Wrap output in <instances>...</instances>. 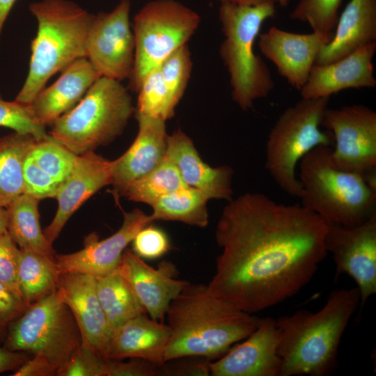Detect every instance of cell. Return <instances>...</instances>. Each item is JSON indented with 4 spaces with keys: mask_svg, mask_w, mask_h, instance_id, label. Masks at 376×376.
<instances>
[{
    "mask_svg": "<svg viewBox=\"0 0 376 376\" xmlns=\"http://www.w3.org/2000/svg\"><path fill=\"white\" fill-rule=\"evenodd\" d=\"M20 250L8 232L0 233V281L19 292L17 272Z\"/></svg>",
    "mask_w": 376,
    "mask_h": 376,
    "instance_id": "obj_39",
    "label": "cell"
},
{
    "mask_svg": "<svg viewBox=\"0 0 376 376\" xmlns=\"http://www.w3.org/2000/svg\"><path fill=\"white\" fill-rule=\"evenodd\" d=\"M324 245L336 265V279L348 274L365 304L376 292V214L354 227L327 224Z\"/></svg>",
    "mask_w": 376,
    "mask_h": 376,
    "instance_id": "obj_13",
    "label": "cell"
},
{
    "mask_svg": "<svg viewBox=\"0 0 376 376\" xmlns=\"http://www.w3.org/2000/svg\"><path fill=\"white\" fill-rule=\"evenodd\" d=\"M56 291L75 320L81 344L104 357L113 331L97 297L96 278L83 273L62 272Z\"/></svg>",
    "mask_w": 376,
    "mask_h": 376,
    "instance_id": "obj_17",
    "label": "cell"
},
{
    "mask_svg": "<svg viewBox=\"0 0 376 376\" xmlns=\"http://www.w3.org/2000/svg\"><path fill=\"white\" fill-rule=\"evenodd\" d=\"M329 98H301L283 111L270 130L265 166L277 185L290 196L300 198L302 194L295 174L298 162L314 148L334 143L332 133L320 129Z\"/></svg>",
    "mask_w": 376,
    "mask_h": 376,
    "instance_id": "obj_8",
    "label": "cell"
},
{
    "mask_svg": "<svg viewBox=\"0 0 376 376\" xmlns=\"http://www.w3.org/2000/svg\"><path fill=\"white\" fill-rule=\"evenodd\" d=\"M152 221L150 215L139 208L124 212L120 228L110 237L100 240L97 234L91 233L85 239L81 250L55 255L60 273H83L97 278L113 272L120 265L127 246L141 229Z\"/></svg>",
    "mask_w": 376,
    "mask_h": 376,
    "instance_id": "obj_14",
    "label": "cell"
},
{
    "mask_svg": "<svg viewBox=\"0 0 376 376\" xmlns=\"http://www.w3.org/2000/svg\"><path fill=\"white\" fill-rule=\"evenodd\" d=\"M77 157L49 134L37 140L24 161V193L39 200L55 198L71 173Z\"/></svg>",
    "mask_w": 376,
    "mask_h": 376,
    "instance_id": "obj_23",
    "label": "cell"
},
{
    "mask_svg": "<svg viewBox=\"0 0 376 376\" xmlns=\"http://www.w3.org/2000/svg\"><path fill=\"white\" fill-rule=\"evenodd\" d=\"M376 42L361 47L334 62L314 64L305 85L299 91L302 98L330 97L348 88L376 86L373 59Z\"/></svg>",
    "mask_w": 376,
    "mask_h": 376,
    "instance_id": "obj_20",
    "label": "cell"
},
{
    "mask_svg": "<svg viewBox=\"0 0 376 376\" xmlns=\"http://www.w3.org/2000/svg\"><path fill=\"white\" fill-rule=\"evenodd\" d=\"M37 139L13 132L0 137V205L6 207L24 191L23 164Z\"/></svg>",
    "mask_w": 376,
    "mask_h": 376,
    "instance_id": "obj_30",
    "label": "cell"
},
{
    "mask_svg": "<svg viewBox=\"0 0 376 376\" xmlns=\"http://www.w3.org/2000/svg\"><path fill=\"white\" fill-rule=\"evenodd\" d=\"M166 155L188 187L198 189L208 200L232 199L233 169L227 165L212 167L205 163L192 140L180 129L169 135Z\"/></svg>",
    "mask_w": 376,
    "mask_h": 376,
    "instance_id": "obj_22",
    "label": "cell"
},
{
    "mask_svg": "<svg viewBox=\"0 0 376 376\" xmlns=\"http://www.w3.org/2000/svg\"><path fill=\"white\" fill-rule=\"evenodd\" d=\"M4 327L3 324L0 323V336L3 334L4 331Z\"/></svg>",
    "mask_w": 376,
    "mask_h": 376,
    "instance_id": "obj_49",
    "label": "cell"
},
{
    "mask_svg": "<svg viewBox=\"0 0 376 376\" xmlns=\"http://www.w3.org/2000/svg\"><path fill=\"white\" fill-rule=\"evenodd\" d=\"M159 367L140 358L127 362L107 359L105 376H156L160 375Z\"/></svg>",
    "mask_w": 376,
    "mask_h": 376,
    "instance_id": "obj_41",
    "label": "cell"
},
{
    "mask_svg": "<svg viewBox=\"0 0 376 376\" xmlns=\"http://www.w3.org/2000/svg\"><path fill=\"white\" fill-rule=\"evenodd\" d=\"M27 359L23 352H15L6 347H0V373L16 370Z\"/></svg>",
    "mask_w": 376,
    "mask_h": 376,
    "instance_id": "obj_44",
    "label": "cell"
},
{
    "mask_svg": "<svg viewBox=\"0 0 376 376\" xmlns=\"http://www.w3.org/2000/svg\"><path fill=\"white\" fill-rule=\"evenodd\" d=\"M135 116L139 125L136 139L124 154L111 161V184L119 194L130 184L156 168L166 156L169 137L166 121Z\"/></svg>",
    "mask_w": 376,
    "mask_h": 376,
    "instance_id": "obj_21",
    "label": "cell"
},
{
    "mask_svg": "<svg viewBox=\"0 0 376 376\" xmlns=\"http://www.w3.org/2000/svg\"><path fill=\"white\" fill-rule=\"evenodd\" d=\"M130 0H120L111 11L94 15L86 53L100 77L121 81L129 80L132 74L135 40L130 21Z\"/></svg>",
    "mask_w": 376,
    "mask_h": 376,
    "instance_id": "obj_12",
    "label": "cell"
},
{
    "mask_svg": "<svg viewBox=\"0 0 376 376\" xmlns=\"http://www.w3.org/2000/svg\"><path fill=\"white\" fill-rule=\"evenodd\" d=\"M207 198L198 189L187 187L159 198L151 207L153 221H175L205 228L208 224Z\"/></svg>",
    "mask_w": 376,
    "mask_h": 376,
    "instance_id": "obj_31",
    "label": "cell"
},
{
    "mask_svg": "<svg viewBox=\"0 0 376 376\" xmlns=\"http://www.w3.org/2000/svg\"><path fill=\"white\" fill-rule=\"evenodd\" d=\"M100 75L86 58H80L61 71L59 78L42 88L29 104L36 120L44 126L72 109Z\"/></svg>",
    "mask_w": 376,
    "mask_h": 376,
    "instance_id": "obj_24",
    "label": "cell"
},
{
    "mask_svg": "<svg viewBox=\"0 0 376 376\" xmlns=\"http://www.w3.org/2000/svg\"><path fill=\"white\" fill-rule=\"evenodd\" d=\"M331 151L317 146L300 159L301 205L327 224L359 226L376 214V190L363 175L337 168Z\"/></svg>",
    "mask_w": 376,
    "mask_h": 376,
    "instance_id": "obj_5",
    "label": "cell"
},
{
    "mask_svg": "<svg viewBox=\"0 0 376 376\" xmlns=\"http://www.w3.org/2000/svg\"><path fill=\"white\" fill-rule=\"evenodd\" d=\"M7 232V212L4 207L0 205V233Z\"/></svg>",
    "mask_w": 376,
    "mask_h": 376,
    "instance_id": "obj_47",
    "label": "cell"
},
{
    "mask_svg": "<svg viewBox=\"0 0 376 376\" xmlns=\"http://www.w3.org/2000/svg\"><path fill=\"white\" fill-rule=\"evenodd\" d=\"M135 114L157 118L166 121L175 114L167 88L159 67L143 79L138 91Z\"/></svg>",
    "mask_w": 376,
    "mask_h": 376,
    "instance_id": "obj_33",
    "label": "cell"
},
{
    "mask_svg": "<svg viewBox=\"0 0 376 376\" xmlns=\"http://www.w3.org/2000/svg\"><path fill=\"white\" fill-rule=\"evenodd\" d=\"M321 126L334 136L331 159L343 171L364 177L376 171V112L362 104L327 108Z\"/></svg>",
    "mask_w": 376,
    "mask_h": 376,
    "instance_id": "obj_11",
    "label": "cell"
},
{
    "mask_svg": "<svg viewBox=\"0 0 376 376\" xmlns=\"http://www.w3.org/2000/svg\"><path fill=\"white\" fill-rule=\"evenodd\" d=\"M290 0H280L279 5L281 6H287L289 3Z\"/></svg>",
    "mask_w": 376,
    "mask_h": 376,
    "instance_id": "obj_48",
    "label": "cell"
},
{
    "mask_svg": "<svg viewBox=\"0 0 376 376\" xmlns=\"http://www.w3.org/2000/svg\"><path fill=\"white\" fill-rule=\"evenodd\" d=\"M135 112L121 81L100 77L72 109L56 119L48 133L77 155L112 142Z\"/></svg>",
    "mask_w": 376,
    "mask_h": 376,
    "instance_id": "obj_7",
    "label": "cell"
},
{
    "mask_svg": "<svg viewBox=\"0 0 376 376\" xmlns=\"http://www.w3.org/2000/svg\"><path fill=\"white\" fill-rule=\"evenodd\" d=\"M10 323L4 347L41 355L56 372L81 344L75 320L57 291L27 306Z\"/></svg>",
    "mask_w": 376,
    "mask_h": 376,
    "instance_id": "obj_10",
    "label": "cell"
},
{
    "mask_svg": "<svg viewBox=\"0 0 376 376\" xmlns=\"http://www.w3.org/2000/svg\"><path fill=\"white\" fill-rule=\"evenodd\" d=\"M187 187L178 169L166 155L156 168L130 184L120 195L152 206L162 196Z\"/></svg>",
    "mask_w": 376,
    "mask_h": 376,
    "instance_id": "obj_32",
    "label": "cell"
},
{
    "mask_svg": "<svg viewBox=\"0 0 376 376\" xmlns=\"http://www.w3.org/2000/svg\"><path fill=\"white\" fill-rule=\"evenodd\" d=\"M201 357H184L165 362L159 367L160 375L208 376L210 362Z\"/></svg>",
    "mask_w": 376,
    "mask_h": 376,
    "instance_id": "obj_40",
    "label": "cell"
},
{
    "mask_svg": "<svg viewBox=\"0 0 376 376\" xmlns=\"http://www.w3.org/2000/svg\"><path fill=\"white\" fill-rule=\"evenodd\" d=\"M19 250L17 287L29 306L56 292L61 273L54 256Z\"/></svg>",
    "mask_w": 376,
    "mask_h": 376,
    "instance_id": "obj_28",
    "label": "cell"
},
{
    "mask_svg": "<svg viewBox=\"0 0 376 376\" xmlns=\"http://www.w3.org/2000/svg\"><path fill=\"white\" fill-rule=\"evenodd\" d=\"M17 0H0V38L5 22Z\"/></svg>",
    "mask_w": 376,
    "mask_h": 376,
    "instance_id": "obj_45",
    "label": "cell"
},
{
    "mask_svg": "<svg viewBox=\"0 0 376 376\" xmlns=\"http://www.w3.org/2000/svg\"><path fill=\"white\" fill-rule=\"evenodd\" d=\"M29 10L38 22L31 44L29 68L15 100L29 104L47 81L80 58L94 15L69 0H42Z\"/></svg>",
    "mask_w": 376,
    "mask_h": 376,
    "instance_id": "obj_4",
    "label": "cell"
},
{
    "mask_svg": "<svg viewBox=\"0 0 376 376\" xmlns=\"http://www.w3.org/2000/svg\"><path fill=\"white\" fill-rule=\"evenodd\" d=\"M333 36L334 32L296 33L272 26L258 35V46L262 54L274 64L279 75L300 91L319 53Z\"/></svg>",
    "mask_w": 376,
    "mask_h": 376,
    "instance_id": "obj_15",
    "label": "cell"
},
{
    "mask_svg": "<svg viewBox=\"0 0 376 376\" xmlns=\"http://www.w3.org/2000/svg\"><path fill=\"white\" fill-rule=\"evenodd\" d=\"M193 63L186 44L167 57L159 66L172 107L175 109L187 87Z\"/></svg>",
    "mask_w": 376,
    "mask_h": 376,
    "instance_id": "obj_34",
    "label": "cell"
},
{
    "mask_svg": "<svg viewBox=\"0 0 376 376\" xmlns=\"http://www.w3.org/2000/svg\"><path fill=\"white\" fill-rule=\"evenodd\" d=\"M96 291L113 332L128 320L146 313L118 267L109 274L96 278Z\"/></svg>",
    "mask_w": 376,
    "mask_h": 376,
    "instance_id": "obj_29",
    "label": "cell"
},
{
    "mask_svg": "<svg viewBox=\"0 0 376 376\" xmlns=\"http://www.w3.org/2000/svg\"><path fill=\"white\" fill-rule=\"evenodd\" d=\"M39 199L23 193L6 207L7 232L20 249L54 256L40 226Z\"/></svg>",
    "mask_w": 376,
    "mask_h": 376,
    "instance_id": "obj_27",
    "label": "cell"
},
{
    "mask_svg": "<svg viewBox=\"0 0 376 376\" xmlns=\"http://www.w3.org/2000/svg\"><path fill=\"white\" fill-rule=\"evenodd\" d=\"M0 127H8L22 134L33 136L37 140L49 136L45 126L35 118L30 104L15 100L6 101L0 96Z\"/></svg>",
    "mask_w": 376,
    "mask_h": 376,
    "instance_id": "obj_36",
    "label": "cell"
},
{
    "mask_svg": "<svg viewBox=\"0 0 376 376\" xmlns=\"http://www.w3.org/2000/svg\"><path fill=\"white\" fill-rule=\"evenodd\" d=\"M343 0H299L290 13L295 21L307 23L313 31L334 32Z\"/></svg>",
    "mask_w": 376,
    "mask_h": 376,
    "instance_id": "obj_35",
    "label": "cell"
},
{
    "mask_svg": "<svg viewBox=\"0 0 376 376\" xmlns=\"http://www.w3.org/2000/svg\"><path fill=\"white\" fill-rule=\"evenodd\" d=\"M13 376H52L56 375V370L44 357L35 354L31 359L26 360Z\"/></svg>",
    "mask_w": 376,
    "mask_h": 376,
    "instance_id": "obj_43",
    "label": "cell"
},
{
    "mask_svg": "<svg viewBox=\"0 0 376 376\" xmlns=\"http://www.w3.org/2000/svg\"><path fill=\"white\" fill-rule=\"evenodd\" d=\"M107 359L80 344L68 361L57 371L58 376H105Z\"/></svg>",
    "mask_w": 376,
    "mask_h": 376,
    "instance_id": "obj_37",
    "label": "cell"
},
{
    "mask_svg": "<svg viewBox=\"0 0 376 376\" xmlns=\"http://www.w3.org/2000/svg\"><path fill=\"white\" fill-rule=\"evenodd\" d=\"M327 228L301 203H278L260 193L231 199L216 226L221 253L209 290L251 314L285 301L327 256Z\"/></svg>",
    "mask_w": 376,
    "mask_h": 376,
    "instance_id": "obj_1",
    "label": "cell"
},
{
    "mask_svg": "<svg viewBox=\"0 0 376 376\" xmlns=\"http://www.w3.org/2000/svg\"><path fill=\"white\" fill-rule=\"evenodd\" d=\"M221 3H231L239 6H256L266 2L279 3L280 0H218Z\"/></svg>",
    "mask_w": 376,
    "mask_h": 376,
    "instance_id": "obj_46",
    "label": "cell"
},
{
    "mask_svg": "<svg viewBox=\"0 0 376 376\" xmlns=\"http://www.w3.org/2000/svg\"><path fill=\"white\" fill-rule=\"evenodd\" d=\"M334 30L331 40L322 49L315 64L334 62L376 41V0H350Z\"/></svg>",
    "mask_w": 376,
    "mask_h": 376,
    "instance_id": "obj_26",
    "label": "cell"
},
{
    "mask_svg": "<svg viewBox=\"0 0 376 376\" xmlns=\"http://www.w3.org/2000/svg\"><path fill=\"white\" fill-rule=\"evenodd\" d=\"M118 269L146 314L162 322L171 302L189 283L177 279L178 270L172 263L162 261L155 268L129 249L124 251Z\"/></svg>",
    "mask_w": 376,
    "mask_h": 376,
    "instance_id": "obj_18",
    "label": "cell"
},
{
    "mask_svg": "<svg viewBox=\"0 0 376 376\" xmlns=\"http://www.w3.org/2000/svg\"><path fill=\"white\" fill-rule=\"evenodd\" d=\"M279 334L276 320H259L256 329L224 356L210 362L212 376H280Z\"/></svg>",
    "mask_w": 376,
    "mask_h": 376,
    "instance_id": "obj_16",
    "label": "cell"
},
{
    "mask_svg": "<svg viewBox=\"0 0 376 376\" xmlns=\"http://www.w3.org/2000/svg\"><path fill=\"white\" fill-rule=\"evenodd\" d=\"M170 336L167 324L143 313L113 331L104 357L116 360L140 358L161 366L165 363L164 353Z\"/></svg>",
    "mask_w": 376,
    "mask_h": 376,
    "instance_id": "obj_25",
    "label": "cell"
},
{
    "mask_svg": "<svg viewBox=\"0 0 376 376\" xmlns=\"http://www.w3.org/2000/svg\"><path fill=\"white\" fill-rule=\"evenodd\" d=\"M360 304L357 287L332 290L318 311L299 310L276 320L280 376H324L337 363L341 338Z\"/></svg>",
    "mask_w": 376,
    "mask_h": 376,
    "instance_id": "obj_3",
    "label": "cell"
},
{
    "mask_svg": "<svg viewBox=\"0 0 376 376\" xmlns=\"http://www.w3.org/2000/svg\"><path fill=\"white\" fill-rule=\"evenodd\" d=\"M166 319L171 336L165 362L184 357L217 359L248 337L260 318L215 296L207 285L189 283L169 304Z\"/></svg>",
    "mask_w": 376,
    "mask_h": 376,
    "instance_id": "obj_2",
    "label": "cell"
},
{
    "mask_svg": "<svg viewBox=\"0 0 376 376\" xmlns=\"http://www.w3.org/2000/svg\"><path fill=\"white\" fill-rule=\"evenodd\" d=\"M132 242L133 252L143 259L160 258L171 249L167 235L151 224L141 229Z\"/></svg>",
    "mask_w": 376,
    "mask_h": 376,
    "instance_id": "obj_38",
    "label": "cell"
},
{
    "mask_svg": "<svg viewBox=\"0 0 376 376\" xmlns=\"http://www.w3.org/2000/svg\"><path fill=\"white\" fill-rule=\"evenodd\" d=\"M276 14V3H221L219 19L224 38L219 55L230 78L233 100L243 111L267 97L274 88L269 68L253 49L263 23Z\"/></svg>",
    "mask_w": 376,
    "mask_h": 376,
    "instance_id": "obj_6",
    "label": "cell"
},
{
    "mask_svg": "<svg viewBox=\"0 0 376 376\" xmlns=\"http://www.w3.org/2000/svg\"><path fill=\"white\" fill-rule=\"evenodd\" d=\"M111 183V161L94 151L77 155L71 173L55 197L58 202L55 216L43 230L47 241L52 245L77 209L97 191Z\"/></svg>",
    "mask_w": 376,
    "mask_h": 376,
    "instance_id": "obj_19",
    "label": "cell"
},
{
    "mask_svg": "<svg viewBox=\"0 0 376 376\" xmlns=\"http://www.w3.org/2000/svg\"><path fill=\"white\" fill-rule=\"evenodd\" d=\"M26 308L20 294L0 281V323L3 326L10 323Z\"/></svg>",
    "mask_w": 376,
    "mask_h": 376,
    "instance_id": "obj_42",
    "label": "cell"
},
{
    "mask_svg": "<svg viewBox=\"0 0 376 376\" xmlns=\"http://www.w3.org/2000/svg\"><path fill=\"white\" fill-rule=\"evenodd\" d=\"M200 22L196 12L175 0H154L146 3L134 15L132 26L135 54L130 89L136 93L150 71L187 44Z\"/></svg>",
    "mask_w": 376,
    "mask_h": 376,
    "instance_id": "obj_9",
    "label": "cell"
}]
</instances>
